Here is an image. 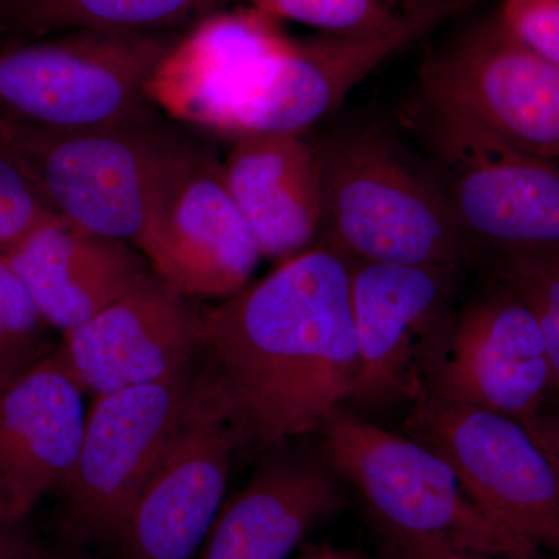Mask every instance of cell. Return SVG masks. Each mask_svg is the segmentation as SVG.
Masks as SVG:
<instances>
[{
  "label": "cell",
  "instance_id": "obj_30",
  "mask_svg": "<svg viewBox=\"0 0 559 559\" xmlns=\"http://www.w3.org/2000/svg\"><path fill=\"white\" fill-rule=\"evenodd\" d=\"M2 559H79L73 557V555L64 554V551H57L47 549L43 544L36 543V539H33L32 536L24 544L14 551H11L10 555L3 557Z\"/></svg>",
  "mask_w": 559,
  "mask_h": 559
},
{
  "label": "cell",
  "instance_id": "obj_4",
  "mask_svg": "<svg viewBox=\"0 0 559 559\" xmlns=\"http://www.w3.org/2000/svg\"><path fill=\"white\" fill-rule=\"evenodd\" d=\"M331 469L359 492L382 536H425L506 559L539 551L476 506L437 452L340 406L322 425Z\"/></svg>",
  "mask_w": 559,
  "mask_h": 559
},
{
  "label": "cell",
  "instance_id": "obj_2",
  "mask_svg": "<svg viewBox=\"0 0 559 559\" xmlns=\"http://www.w3.org/2000/svg\"><path fill=\"white\" fill-rule=\"evenodd\" d=\"M322 189L320 246L347 261L463 267L474 260L428 164L373 127L314 148Z\"/></svg>",
  "mask_w": 559,
  "mask_h": 559
},
{
  "label": "cell",
  "instance_id": "obj_15",
  "mask_svg": "<svg viewBox=\"0 0 559 559\" xmlns=\"http://www.w3.org/2000/svg\"><path fill=\"white\" fill-rule=\"evenodd\" d=\"M201 312L156 272L64 333L58 360L83 393L108 395L171 377L194 364Z\"/></svg>",
  "mask_w": 559,
  "mask_h": 559
},
{
  "label": "cell",
  "instance_id": "obj_34",
  "mask_svg": "<svg viewBox=\"0 0 559 559\" xmlns=\"http://www.w3.org/2000/svg\"><path fill=\"white\" fill-rule=\"evenodd\" d=\"M551 459H554V460H555V465H557L558 473H559V462H558V460H557V459H555V457H551Z\"/></svg>",
  "mask_w": 559,
  "mask_h": 559
},
{
  "label": "cell",
  "instance_id": "obj_28",
  "mask_svg": "<svg viewBox=\"0 0 559 559\" xmlns=\"http://www.w3.org/2000/svg\"><path fill=\"white\" fill-rule=\"evenodd\" d=\"M28 538L25 521L17 516L9 496L0 487V559L20 549Z\"/></svg>",
  "mask_w": 559,
  "mask_h": 559
},
{
  "label": "cell",
  "instance_id": "obj_17",
  "mask_svg": "<svg viewBox=\"0 0 559 559\" xmlns=\"http://www.w3.org/2000/svg\"><path fill=\"white\" fill-rule=\"evenodd\" d=\"M83 395L57 355L0 385V487L21 520L72 474L86 428Z\"/></svg>",
  "mask_w": 559,
  "mask_h": 559
},
{
  "label": "cell",
  "instance_id": "obj_24",
  "mask_svg": "<svg viewBox=\"0 0 559 559\" xmlns=\"http://www.w3.org/2000/svg\"><path fill=\"white\" fill-rule=\"evenodd\" d=\"M272 20L293 21L322 33H369L403 16L389 0H242Z\"/></svg>",
  "mask_w": 559,
  "mask_h": 559
},
{
  "label": "cell",
  "instance_id": "obj_8",
  "mask_svg": "<svg viewBox=\"0 0 559 559\" xmlns=\"http://www.w3.org/2000/svg\"><path fill=\"white\" fill-rule=\"evenodd\" d=\"M418 80L423 108L559 162V69L511 35L499 16L433 51Z\"/></svg>",
  "mask_w": 559,
  "mask_h": 559
},
{
  "label": "cell",
  "instance_id": "obj_25",
  "mask_svg": "<svg viewBox=\"0 0 559 559\" xmlns=\"http://www.w3.org/2000/svg\"><path fill=\"white\" fill-rule=\"evenodd\" d=\"M44 325L27 289L0 260V385L43 358Z\"/></svg>",
  "mask_w": 559,
  "mask_h": 559
},
{
  "label": "cell",
  "instance_id": "obj_12",
  "mask_svg": "<svg viewBox=\"0 0 559 559\" xmlns=\"http://www.w3.org/2000/svg\"><path fill=\"white\" fill-rule=\"evenodd\" d=\"M358 373L348 401L417 399L454 319L463 267L348 261Z\"/></svg>",
  "mask_w": 559,
  "mask_h": 559
},
{
  "label": "cell",
  "instance_id": "obj_22",
  "mask_svg": "<svg viewBox=\"0 0 559 559\" xmlns=\"http://www.w3.org/2000/svg\"><path fill=\"white\" fill-rule=\"evenodd\" d=\"M492 280L520 299L538 323L559 392V250L488 257Z\"/></svg>",
  "mask_w": 559,
  "mask_h": 559
},
{
  "label": "cell",
  "instance_id": "obj_32",
  "mask_svg": "<svg viewBox=\"0 0 559 559\" xmlns=\"http://www.w3.org/2000/svg\"><path fill=\"white\" fill-rule=\"evenodd\" d=\"M389 2L401 13H415V11L432 9L448 0H389Z\"/></svg>",
  "mask_w": 559,
  "mask_h": 559
},
{
  "label": "cell",
  "instance_id": "obj_21",
  "mask_svg": "<svg viewBox=\"0 0 559 559\" xmlns=\"http://www.w3.org/2000/svg\"><path fill=\"white\" fill-rule=\"evenodd\" d=\"M218 0H14L17 24L33 35L105 28L159 32L189 20L205 17Z\"/></svg>",
  "mask_w": 559,
  "mask_h": 559
},
{
  "label": "cell",
  "instance_id": "obj_26",
  "mask_svg": "<svg viewBox=\"0 0 559 559\" xmlns=\"http://www.w3.org/2000/svg\"><path fill=\"white\" fill-rule=\"evenodd\" d=\"M503 27L559 69V0H503Z\"/></svg>",
  "mask_w": 559,
  "mask_h": 559
},
{
  "label": "cell",
  "instance_id": "obj_20",
  "mask_svg": "<svg viewBox=\"0 0 559 559\" xmlns=\"http://www.w3.org/2000/svg\"><path fill=\"white\" fill-rule=\"evenodd\" d=\"M342 507L344 496L325 466L280 455L223 506L197 559H288Z\"/></svg>",
  "mask_w": 559,
  "mask_h": 559
},
{
  "label": "cell",
  "instance_id": "obj_33",
  "mask_svg": "<svg viewBox=\"0 0 559 559\" xmlns=\"http://www.w3.org/2000/svg\"><path fill=\"white\" fill-rule=\"evenodd\" d=\"M385 559H406L401 557V555L395 554V551L385 549Z\"/></svg>",
  "mask_w": 559,
  "mask_h": 559
},
{
  "label": "cell",
  "instance_id": "obj_29",
  "mask_svg": "<svg viewBox=\"0 0 559 559\" xmlns=\"http://www.w3.org/2000/svg\"><path fill=\"white\" fill-rule=\"evenodd\" d=\"M525 428L539 441L540 447L559 462V411L551 415L539 414Z\"/></svg>",
  "mask_w": 559,
  "mask_h": 559
},
{
  "label": "cell",
  "instance_id": "obj_16",
  "mask_svg": "<svg viewBox=\"0 0 559 559\" xmlns=\"http://www.w3.org/2000/svg\"><path fill=\"white\" fill-rule=\"evenodd\" d=\"M462 0L403 13L392 27L369 33H322L294 39L266 87L238 117L234 140L253 134H304L334 112L374 70L409 50L459 10Z\"/></svg>",
  "mask_w": 559,
  "mask_h": 559
},
{
  "label": "cell",
  "instance_id": "obj_27",
  "mask_svg": "<svg viewBox=\"0 0 559 559\" xmlns=\"http://www.w3.org/2000/svg\"><path fill=\"white\" fill-rule=\"evenodd\" d=\"M385 549L406 559H506L459 549L443 540L425 536L385 535Z\"/></svg>",
  "mask_w": 559,
  "mask_h": 559
},
{
  "label": "cell",
  "instance_id": "obj_10",
  "mask_svg": "<svg viewBox=\"0 0 559 559\" xmlns=\"http://www.w3.org/2000/svg\"><path fill=\"white\" fill-rule=\"evenodd\" d=\"M200 371L191 364L164 380L95 396L79 459L61 489L73 538L117 546Z\"/></svg>",
  "mask_w": 559,
  "mask_h": 559
},
{
  "label": "cell",
  "instance_id": "obj_6",
  "mask_svg": "<svg viewBox=\"0 0 559 559\" xmlns=\"http://www.w3.org/2000/svg\"><path fill=\"white\" fill-rule=\"evenodd\" d=\"M151 270L187 297H226L248 286L261 257L235 204L223 160L171 131L135 246Z\"/></svg>",
  "mask_w": 559,
  "mask_h": 559
},
{
  "label": "cell",
  "instance_id": "obj_5",
  "mask_svg": "<svg viewBox=\"0 0 559 559\" xmlns=\"http://www.w3.org/2000/svg\"><path fill=\"white\" fill-rule=\"evenodd\" d=\"M412 121L474 260L559 250V162L421 105Z\"/></svg>",
  "mask_w": 559,
  "mask_h": 559
},
{
  "label": "cell",
  "instance_id": "obj_14",
  "mask_svg": "<svg viewBox=\"0 0 559 559\" xmlns=\"http://www.w3.org/2000/svg\"><path fill=\"white\" fill-rule=\"evenodd\" d=\"M551 389L538 323L520 299L492 280L487 290L455 312L423 390L528 426Z\"/></svg>",
  "mask_w": 559,
  "mask_h": 559
},
{
  "label": "cell",
  "instance_id": "obj_13",
  "mask_svg": "<svg viewBox=\"0 0 559 559\" xmlns=\"http://www.w3.org/2000/svg\"><path fill=\"white\" fill-rule=\"evenodd\" d=\"M293 44L278 21L252 7L210 13L173 43L146 94L168 119L230 140Z\"/></svg>",
  "mask_w": 559,
  "mask_h": 559
},
{
  "label": "cell",
  "instance_id": "obj_18",
  "mask_svg": "<svg viewBox=\"0 0 559 559\" xmlns=\"http://www.w3.org/2000/svg\"><path fill=\"white\" fill-rule=\"evenodd\" d=\"M47 325L68 331L127 296L153 270L130 242L58 218L7 257Z\"/></svg>",
  "mask_w": 559,
  "mask_h": 559
},
{
  "label": "cell",
  "instance_id": "obj_11",
  "mask_svg": "<svg viewBox=\"0 0 559 559\" xmlns=\"http://www.w3.org/2000/svg\"><path fill=\"white\" fill-rule=\"evenodd\" d=\"M170 132L162 121L130 130L57 132L0 120V140L31 167L62 219L134 248Z\"/></svg>",
  "mask_w": 559,
  "mask_h": 559
},
{
  "label": "cell",
  "instance_id": "obj_9",
  "mask_svg": "<svg viewBox=\"0 0 559 559\" xmlns=\"http://www.w3.org/2000/svg\"><path fill=\"white\" fill-rule=\"evenodd\" d=\"M245 432L213 366L132 507L117 559H197L215 524Z\"/></svg>",
  "mask_w": 559,
  "mask_h": 559
},
{
  "label": "cell",
  "instance_id": "obj_1",
  "mask_svg": "<svg viewBox=\"0 0 559 559\" xmlns=\"http://www.w3.org/2000/svg\"><path fill=\"white\" fill-rule=\"evenodd\" d=\"M201 336L248 447L322 428L358 373L348 261L320 245L282 261L202 311Z\"/></svg>",
  "mask_w": 559,
  "mask_h": 559
},
{
  "label": "cell",
  "instance_id": "obj_3",
  "mask_svg": "<svg viewBox=\"0 0 559 559\" xmlns=\"http://www.w3.org/2000/svg\"><path fill=\"white\" fill-rule=\"evenodd\" d=\"M178 38L80 28L0 50V120L36 130H130L160 121L146 94Z\"/></svg>",
  "mask_w": 559,
  "mask_h": 559
},
{
  "label": "cell",
  "instance_id": "obj_23",
  "mask_svg": "<svg viewBox=\"0 0 559 559\" xmlns=\"http://www.w3.org/2000/svg\"><path fill=\"white\" fill-rule=\"evenodd\" d=\"M58 218L31 167L0 140V260Z\"/></svg>",
  "mask_w": 559,
  "mask_h": 559
},
{
  "label": "cell",
  "instance_id": "obj_7",
  "mask_svg": "<svg viewBox=\"0 0 559 559\" xmlns=\"http://www.w3.org/2000/svg\"><path fill=\"white\" fill-rule=\"evenodd\" d=\"M404 430L450 463L487 516L559 557L558 468L522 423L423 390Z\"/></svg>",
  "mask_w": 559,
  "mask_h": 559
},
{
  "label": "cell",
  "instance_id": "obj_19",
  "mask_svg": "<svg viewBox=\"0 0 559 559\" xmlns=\"http://www.w3.org/2000/svg\"><path fill=\"white\" fill-rule=\"evenodd\" d=\"M223 171L263 259L285 261L310 249L322 226V189L314 146L301 134L234 140Z\"/></svg>",
  "mask_w": 559,
  "mask_h": 559
},
{
  "label": "cell",
  "instance_id": "obj_31",
  "mask_svg": "<svg viewBox=\"0 0 559 559\" xmlns=\"http://www.w3.org/2000/svg\"><path fill=\"white\" fill-rule=\"evenodd\" d=\"M297 559H366L359 551L342 549V547L318 546L304 551Z\"/></svg>",
  "mask_w": 559,
  "mask_h": 559
}]
</instances>
